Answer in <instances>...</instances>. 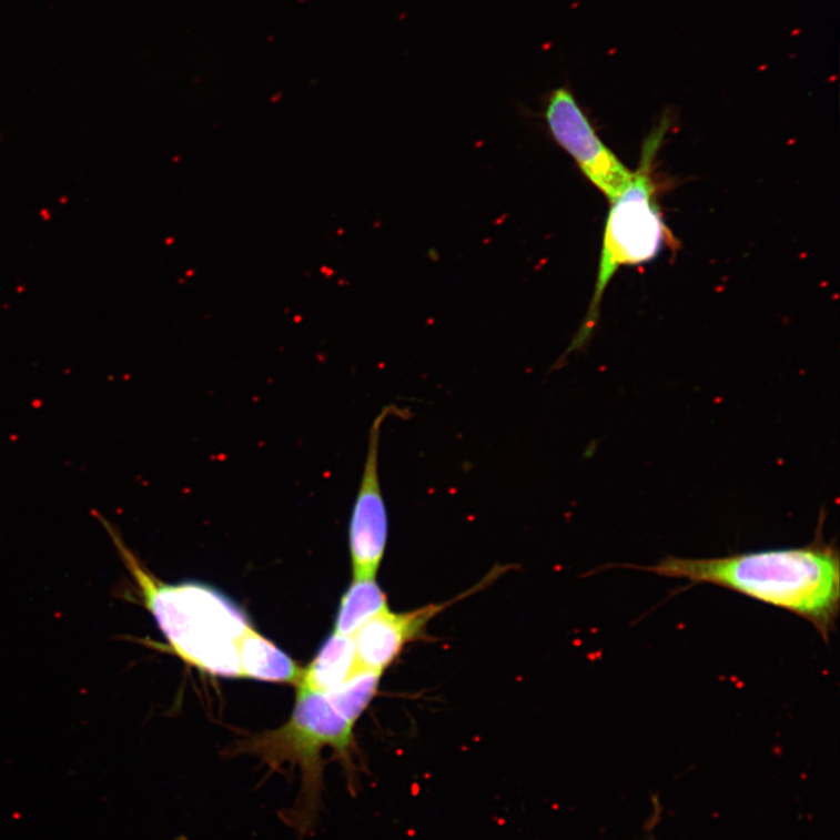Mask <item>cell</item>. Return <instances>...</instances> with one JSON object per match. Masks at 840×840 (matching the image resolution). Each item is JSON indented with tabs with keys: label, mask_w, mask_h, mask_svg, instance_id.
<instances>
[{
	"label": "cell",
	"mask_w": 840,
	"mask_h": 840,
	"mask_svg": "<svg viewBox=\"0 0 840 840\" xmlns=\"http://www.w3.org/2000/svg\"><path fill=\"white\" fill-rule=\"evenodd\" d=\"M657 576L711 584L809 621L829 641L840 608V557L821 532L801 548L733 554L719 558L667 557L630 566Z\"/></svg>",
	"instance_id": "obj_1"
},
{
	"label": "cell",
	"mask_w": 840,
	"mask_h": 840,
	"mask_svg": "<svg viewBox=\"0 0 840 840\" xmlns=\"http://www.w3.org/2000/svg\"><path fill=\"white\" fill-rule=\"evenodd\" d=\"M99 519L173 651L203 672L241 677L237 642L252 627L245 611L209 585L159 580L129 549L120 532L103 516Z\"/></svg>",
	"instance_id": "obj_2"
},
{
	"label": "cell",
	"mask_w": 840,
	"mask_h": 840,
	"mask_svg": "<svg viewBox=\"0 0 840 840\" xmlns=\"http://www.w3.org/2000/svg\"><path fill=\"white\" fill-rule=\"evenodd\" d=\"M354 723L340 714L326 694L298 688L296 706L283 728L269 731L237 745L236 755L260 758L272 770L287 763L298 768L301 786L293 804L281 819L298 837L311 836L321 822L324 809L323 752L332 748L347 771L348 788L356 792Z\"/></svg>",
	"instance_id": "obj_3"
},
{
	"label": "cell",
	"mask_w": 840,
	"mask_h": 840,
	"mask_svg": "<svg viewBox=\"0 0 840 840\" xmlns=\"http://www.w3.org/2000/svg\"><path fill=\"white\" fill-rule=\"evenodd\" d=\"M668 121L647 139L638 171L630 184L610 202L594 298L571 344L556 362L559 370L567 357L580 352L591 340L599 322L604 294L617 272L627 265L645 264L677 243L665 221L656 198L654 163L665 140Z\"/></svg>",
	"instance_id": "obj_4"
},
{
	"label": "cell",
	"mask_w": 840,
	"mask_h": 840,
	"mask_svg": "<svg viewBox=\"0 0 840 840\" xmlns=\"http://www.w3.org/2000/svg\"><path fill=\"white\" fill-rule=\"evenodd\" d=\"M545 121L554 140L577 163L580 171L611 202L630 184L634 172L600 140L573 90L559 87L545 100Z\"/></svg>",
	"instance_id": "obj_5"
},
{
	"label": "cell",
	"mask_w": 840,
	"mask_h": 840,
	"mask_svg": "<svg viewBox=\"0 0 840 840\" xmlns=\"http://www.w3.org/2000/svg\"><path fill=\"white\" fill-rule=\"evenodd\" d=\"M407 413L388 405L374 419L365 466L350 519L348 542L354 579H375L387 550L389 516L379 480V443L382 426L389 416Z\"/></svg>",
	"instance_id": "obj_6"
},
{
	"label": "cell",
	"mask_w": 840,
	"mask_h": 840,
	"mask_svg": "<svg viewBox=\"0 0 840 840\" xmlns=\"http://www.w3.org/2000/svg\"><path fill=\"white\" fill-rule=\"evenodd\" d=\"M442 608L427 606L406 613H394L391 609L379 613L352 637L358 667L383 674L407 644L421 637L428 621Z\"/></svg>",
	"instance_id": "obj_7"
},
{
	"label": "cell",
	"mask_w": 840,
	"mask_h": 840,
	"mask_svg": "<svg viewBox=\"0 0 840 840\" xmlns=\"http://www.w3.org/2000/svg\"><path fill=\"white\" fill-rule=\"evenodd\" d=\"M237 651L241 677L270 684L300 685L304 669L253 627L242 635Z\"/></svg>",
	"instance_id": "obj_8"
},
{
	"label": "cell",
	"mask_w": 840,
	"mask_h": 840,
	"mask_svg": "<svg viewBox=\"0 0 840 840\" xmlns=\"http://www.w3.org/2000/svg\"><path fill=\"white\" fill-rule=\"evenodd\" d=\"M358 669L353 638L333 632L303 671L297 687L327 694L346 682Z\"/></svg>",
	"instance_id": "obj_9"
},
{
	"label": "cell",
	"mask_w": 840,
	"mask_h": 840,
	"mask_svg": "<svg viewBox=\"0 0 840 840\" xmlns=\"http://www.w3.org/2000/svg\"><path fill=\"white\" fill-rule=\"evenodd\" d=\"M388 609L387 596L375 579H354L340 604L334 632L353 637L363 625Z\"/></svg>",
	"instance_id": "obj_10"
},
{
	"label": "cell",
	"mask_w": 840,
	"mask_h": 840,
	"mask_svg": "<svg viewBox=\"0 0 840 840\" xmlns=\"http://www.w3.org/2000/svg\"><path fill=\"white\" fill-rule=\"evenodd\" d=\"M383 674L358 669L346 682L327 692L334 708L355 725L374 699Z\"/></svg>",
	"instance_id": "obj_11"
}]
</instances>
